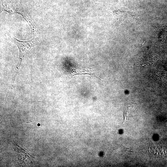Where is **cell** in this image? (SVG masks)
Returning a JSON list of instances; mask_svg holds the SVG:
<instances>
[{
    "instance_id": "cell-1",
    "label": "cell",
    "mask_w": 167,
    "mask_h": 167,
    "mask_svg": "<svg viewBox=\"0 0 167 167\" xmlns=\"http://www.w3.org/2000/svg\"><path fill=\"white\" fill-rule=\"evenodd\" d=\"M13 41L18 46L19 51V62L16 68L15 72L13 77V82L14 83L16 76L18 72L21 63L24 59L26 54L32 47V44L31 41H19L15 37Z\"/></svg>"
},
{
    "instance_id": "cell-2",
    "label": "cell",
    "mask_w": 167,
    "mask_h": 167,
    "mask_svg": "<svg viewBox=\"0 0 167 167\" xmlns=\"http://www.w3.org/2000/svg\"><path fill=\"white\" fill-rule=\"evenodd\" d=\"M74 71V74H88L91 75L95 76L92 70L90 68L84 66H77Z\"/></svg>"
}]
</instances>
